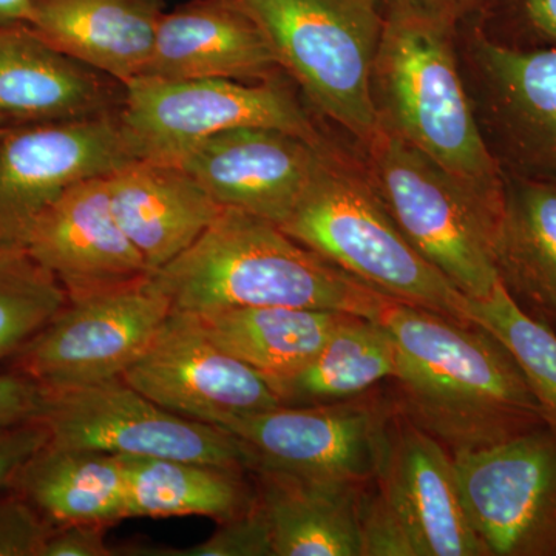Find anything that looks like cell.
I'll return each mask as SVG.
<instances>
[{"label": "cell", "instance_id": "1", "mask_svg": "<svg viewBox=\"0 0 556 556\" xmlns=\"http://www.w3.org/2000/svg\"><path fill=\"white\" fill-rule=\"evenodd\" d=\"M379 321L396 350L397 412L452 455L546 426L514 356L485 328L397 300Z\"/></svg>", "mask_w": 556, "mask_h": 556}, {"label": "cell", "instance_id": "2", "mask_svg": "<svg viewBox=\"0 0 556 556\" xmlns=\"http://www.w3.org/2000/svg\"><path fill=\"white\" fill-rule=\"evenodd\" d=\"M152 280L172 308L193 314L288 306L379 320L393 300L303 247L276 223L229 207Z\"/></svg>", "mask_w": 556, "mask_h": 556}, {"label": "cell", "instance_id": "3", "mask_svg": "<svg viewBox=\"0 0 556 556\" xmlns=\"http://www.w3.org/2000/svg\"><path fill=\"white\" fill-rule=\"evenodd\" d=\"M453 27L430 14L390 11L372 68V100L382 129L503 211L506 178L468 100Z\"/></svg>", "mask_w": 556, "mask_h": 556}, {"label": "cell", "instance_id": "4", "mask_svg": "<svg viewBox=\"0 0 556 556\" xmlns=\"http://www.w3.org/2000/svg\"><path fill=\"white\" fill-rule=\"evenodd\" d=\"M278 228L387 298L473 324L470 300L413 247L365 164L331 144Z\"/></svg>", "mask_w": 556, "mask_h": 556}, {"label": "cell", "instance_id": "5", "mask_svg": "<svg viewBox=\"0 0 556 556\" xmlns=\"http://www.w3.org/2000/svg\"><path fill=\"white\" fill-rule=\"evenodd\" d=\"M317 112L368 144L380 130L372 68L386 16L375 0H241Z\"/></svg>", "mask_w": 556, "mask_h": 556}, {"label": "cell", "instance_id": "6", "mask_svg": "<svg viewBox=\"0 0 556 556\" xmlns=\"http://www.w3.org/2000/svg\"><path fill=\"white\" fill-rule=\"evenodd\" d=\"M365 167L413 247L468 299L495 288V241L503 211L490 206L433 160L380 127Z\"/></svg>", "mask_w": 556, "mask_h": 556}, {"label": "cell", "instance_id": "7", "mask_svg": "<svg viewBox=\"0 0 556 556\" xmlns=\"http://www.w3.org/2000/svg\"><path fill=\"white\" fill-rule=\"evenodd\" d=\"M121 123L138 160L177 164L190 149L222 131L269 127L325 142L280 79H160L138 76L124 84Z\"/></svg>", "mask_w": 556, "mask_h": 556}, {"label": "cell", "instance_id": "8", "mask_svg": "<svg viewBox=\"0 0 556 556\" xmlns=\"http://www.w3.org/2000/svg\"><path fill=\"white\" fill-rule=\"evenodd\" d=\"M39 420L60 447L251 468L247 448L226 428L175 415L123 378L47 390Z\"/></svg>", "mask_w": 556, "mask_h": 556}, {"label": "cell", "instance_id": "9", "mask_svg": "<svg viewBox=\"0 0 556 556\" xmlns=\"http://www.w3.org/2000/svg\"><path fill=\"white\" fill-rule=\"evenodd\" d=\"M396 416L383 402L358 396L309 407L280 405L223 428L247 448L249 471L371 484L386 464Z\"/></svg>", "mask_w": 556, "mask_h": 556}, {"label": "cell", "instance_id": "10", "mask_svg": "<svg viewBox=\"0 0 556 556\" xmlns=\"http://www.w3.org/2000/svg\"><path fill=\"white\" fill-rule=\"evenodd\" d=\"M172 309L152 277L68 300L14 354V369L53 391L123 378Z\"/></svg>", "mask_w": 556, "mask_h": 556}, {"label": "cell", "instance_id": "11", "mask_svg": "<svg viewBox=\"0 0 556 556\" xmlns=\"http://www.w3.org/2000/svg\"><path fill=\"white\" fill-rule=\"evenodd\" d=\"M471 526L496 556L556 555V431L453 453Z\"/></svg>", "mask_w": 556, "mask_h": 556}, {"label": "cell", "instance_id": "12", "mask_svg": "<svg viewBox=\"0 0 556 556\" xmlns=\"http://www.w3.org/2000/svg\"><path fill=\"white\" fill-rule=\"evenodd\" d=\"M119 112L5 127L0 134V247H21L36 218L73 186L109 177L138 160Z\"/></svg>", "mask_w": 556, "mask_h": 556}, {"label": "cell", "instance_id": "13", "mask_svg": "<svg viewBox=\"0 0 556 556\" xmlns=\"http://www.w3.org/2000/svg\"><path fill=\"white\" fill-rule=\"evenodd\" d=\"M123 379L175 415L222 428L280 407L263 376L212 342L188 311H170Z\"/></svg>", "mask_w": 556, "mask_h": 556}, {"label": "cell", "instance_id": "14", "mask_svg": "<svg viewBox=\"0 0 556 556\" xmlns=\"http://www.w3.org/2000/svg\"><path fill=\"white\" fill-rule=\"evenodd\" d=\"M328 144L269 127H240L204 139L177 164L219 206L278 226L309 185Z\"/></svg>", "mask_w": 556, "mask_h": 556}, {"label": "cell", "instance_id": "15", "mask_svg": "<svg viewBox=\"0 0 556 556\" xmlns=\"http://www.w3.org/2000/svg\"><path fill=\"white\" fill-rule=\"evenodd\" d=\"M21 247L53 274L68 300L152 277L113 215L108 177L70 188L36 218Z\"/></svg>", "mask_w": 556, "mask_h": 556}, {"label": "cell", "instance_id": "16", "mask_svg": "<svg viewBox=\"0 0 556 556\" xmlns=\"http://www.w3.org/2000/svg\"><path fill=\"white\" fill-rule=\"evenodd\" d=\"M376 484L417 556L489 555L464 506L452 453L399 412Z\"/></svg>", "mask_w": 556, "mask_h": 556}, {"label": "cell", "instance_id": "17", "mask_svg": "<svg viewBox=\"0 0 556 556\" xmlns=\"http://www.w3.org/2000/svg\"><path fill=\"white\" fill-rule=\"evenodd\" d=\"M281 72L265 31L241 0H190L164 11L141 76L257 84Z\"/></svg>", "mask_w": 556, "mask_h": 556}, {"label": "cell", "instance_id": "18", "mask_svg": "<svg viewBox=\"0 0 556 556\" xmlns=\"http://www.w3.org/2000/svg\"><path fill=\"white\" fill-rule=\"evenodd\" d=\"M123 101V83L54 49L30 25H0L5 126L91 118L118 112Z\"/></svg>", "mask_w": 556, "mask_h": 556}, {"label": "cell", "instance_id": "19", "mask_svg": "<svg viewBox=\"0 0 556 556\" xmlns=\"http://www.w3.org/2000/svg\"><path fill=\"white\" fill-rule=\"evenodd\" d=\"M490 116L526 177L556 181V46L522 50L478 39Z\"/></svg>", "mask_w": 556, "mask_h": 556}, {"label": "cell", "instance_id": "20", "mask_svg": "<svg viewBox=\"0 0 556 556\" xmlns=\"http://www.w3.org/2000/svg\"><path fill=\"white\" fill-rule=\"evenodd\" d=\"M110 207L156 273L192 247L223 208L179 164L137 160L108 177Z\"/></svg>", "mask_w": 556, "mask_h": 556}, {"label": "cell", "instance_id": "21", "mask_svg": "<svg viewBox=\"0 0 556 556\" xmlns=\"http://www.w3.org/2000/svg\"><path fill=\"white\" fill-rule=\"evenodd\" d=\"M163 0H31L28 25L62 53L119 83L144 73Z\"/></svg>", "mask_w": 556, "mask_h": 556}, {"label": "cell", "instance_id": "22", "mask_svg": "<svg viewBox=\"0 0 556 556\" xmlns=\"http://www.w3.org/2000/svg\"><path fill=\"white\" fill-rule=\"evenodd\" d=\"M249 473L268 517L274 556H362L358 514L368 484Z\"/></svg>", "mask_w": 556, "mask_h": 556}, {"label": "cell", "instance_id": "23", "mask_svg": "<svg viewBox=\"0 0 556 556\" xmlns=\"http://www.w3.org/2000/svg\"><path fill=\"white\" fill-rule=\"evenodd\" d=\"M495 268L515 302L556 329L555 179H506Z\"/></svg>", "mask_w": 556, "mask_h": 556}, {"label": "cell", "instance_id": "24", "mask_svg": "<svg viewBox=\"0 0 556 556\" xmlns=\"http://www.w3.org/2000/svg\"><path fill=\"white\" fill-rule=\"evenodd\" d=\"M11 490L51 527L113 526L127 518L126 479L119 456L47 444L25 464Z\"/></svg>", "mask_w": 556, "mask_h": 556}, {"label": "cell", "instance_id": "25", "mask_svg": "<svg viewBox=\"0 0 556 556\" xmlns=\"http://www.w3.org/2000/svg\"><path fill=\"white\" fill-rule=\"evenodd\" d=\"M119 459L127 518L206 517L219 525L258 503L257 486L249 482L244 468L164 457Z\"/></svg>", "mask_w": 556, "mask_h": 556}, {"label": "cell", "instance_id": "26", "mask_svg": "<svg viewBox=\"0 0 556 556\" xmlns=\"http://www.w3.org/2000/svg\"><path fill=\"white\" fill-rule=\"evenodd\" d=\"M197 316L212 342L255 369L263 379L270 380L302 368L350 314L288 306H244Z\"/></svg>", "mask_w": 556, "mask_h": 556}, {"label": "cell", "instance_id": "27", "mask_svg": "<svg viewBox=\"0 0 556 556\" xmlns=\"http://www.w3.org/2000/svg\"><path fill=\"white\" fill-rule=\"evenodd\" d=\"M396 376V350L375 318L346 316L316 356L298 371L266 380L285 407L336 404L364 396Z\"/></svg>", "mask_w": 556, "mask_h": 556}, {"label": "cell", "instance_id": "28", "mask_svg": "<svg viewBox=\"0 0 556 556\" xmlns=\"http://www.w3.org/2000/svg\"><path fill=\"white\" fill-rule=\"evenodd\" d=\"M468 300L471 321L507 348L540 405L544 424L556 431V329L527 314L500 280L485 298Z\"/></svg>", "mask_w": 556, "mask_h": 556}, {"label": "cell", "instance_id": "29", "mask_svg": "<svg viewBox=\"0 0 556 556\" xmlns=\"http://www.w3.org/2000/svg\"><path fill=\"white\" fill-rule=\"evenodd\" d=\"M68 295L22 247H0V361L30 342Z\"/></svg>", "mask_w": 556, "mask_h": 556}, {"label": "cell", "instance_id": "30", "mask_svg": "<svg viewBox=\"0 0 556 556\" xmlns=\"http://www.w3.org/2000/svg\"><path fill=\"white\" fill-rule=\"evenodd\" d=\"M156 556H274L273 533L260 501L247 514L219 522L203 543L185 548H146Z\"/></svg>", "mask_w": 556, "mask_h": 556}, {"label": "cell", "instance_id": "31", "mask_svg": "<svg viewBox=\"0 0 556 556\" xmlns=\"http://www.w3.org/2000/svg\"><path fill=\"white\" fill-rule=\"evenodd\" d=\"M365 486L358 514L362 556H417L401 518L372 481Z\"/></svg>", "mask_w": 556, "mask_h": 556}, {"label": "cell", "instance_id": "32", "mask_svg": "<svg viewBox=\"0 0 556 556\" xmlns=\"http://www.w3.org/2000/svg\"><path fill=\"white\" fill-rule=\"evenodd\" d=\"M51 530L20 493L0 496V556H40Z\"/></svg>", "mask_w": 556, "mask_h": 556}, {"label": "cell", "instance_id": "33", "mask_svg": "<svg viewBox=\"0 0 556 556\" xmlns=\"http://www.w3.org/2000/svg\"><path fill=\"white\" fill-rule=\"evenodd\" d=\"M46 399L47 388L35 379L16 369L0 372V430L39 420Z\"/></svg>", "mask_w": 556, "mask_h": 556}, {"label": "cell", "instance_id": "34", "mask_svg": "<svg viewBox=\"0 0 556 556\" xmlns=\"http://www.w3.org/2000/svg\"><path fill=\"white\" fill-rule=\"evenodd\" d=\"M49 442V428L40 420L0 430V492L13 486L25 464Z\"/></svg>", "mask_w": 556, "mask_h": 556}, {"label": "cell", "instance_id": "35", "mask_svg": "<svg viewBox=\"0 0 556 556\" xmlns=\"http://www.w3.org/2000/svg\"><path fill=\"white\" fill-rule=\"evenodd\" d=\"M109 526L68 525L53 527L43 543L40 556H112V551L105 543V532Z\"/></svg>", "mask_w": 556, "mask_h": 556}, {"label": "cell", "instance_id": "36", "mask_svg": "<svg viewBox=\"0 0 556 556\" xmlns=\"http://www.w3.org/2000/svg\"><path fill=\"white\" fill-rule=\"evenodd\" d=\"M522 11L533 31L556 46V0H522Z\"/></svg>", "mask_w": 556, "mask_h": 556}, {"label": "cell", "instance_id": "37", "mask_svg": "<svg viewBox=\"0 0 556 556\" xmlns=\"http://www.w3.org/2000/svg\"><path fill=\"white\" fill-rule=\"evenodd\" d=\"M467 2L468 0H390L391 11H415V13L442 17V20H447L453 24H455L459 10Z\"/></svg>", "mask_w": 556, "mask_h": 556}, {"label": "cell", "instance_id": "38", "mask_svg": "<svg viewBox=\"0 0 556 556\" xmlns=\"http://www.w3.org/2000/svg\"><path fill=\"white\" fill-rule=\"evenodd\" d=\"M31 0H0V25L28 24Z\"/></svg>", "mask_w": 556, "mask_h": 556}, {"label": "cell", "instance_id": "39", "mask_svg": "<svg viewBox=\"0 0 556 556\" xmlns=\"http://www.w3.org/2000/svg\"><path fill=\"white\" fill-rule=\"evenodd\" d=\"M5 123H3V119L0 118V134H2L3 130H5Z\"/></svg>", "mask_w": 556, "mask_h": 556}]
</instances>
